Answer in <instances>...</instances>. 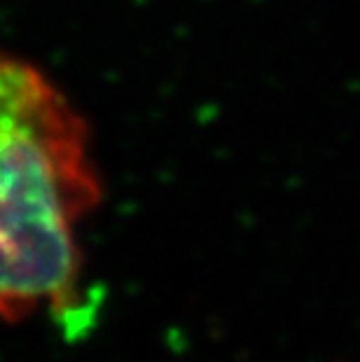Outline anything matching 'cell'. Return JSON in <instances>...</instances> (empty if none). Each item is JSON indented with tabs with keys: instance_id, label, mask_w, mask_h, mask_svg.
<instances>
[{
	"instance_id": "cell-1",
	"label": "cell",
	"mask_w": 360,
	"mask_h": 362,
	"mask_svg": "<svg viewBox=\"0 0 360 362\" xmlns=\"http://www.w3.org/2000/svg\"><path fill=\"white\" fill-rule=\"evenodd\" d=\"M103 194L82 110L33 59L0 47V322L82 313L80 232Z\"/></svg>"
}]
</instances>
